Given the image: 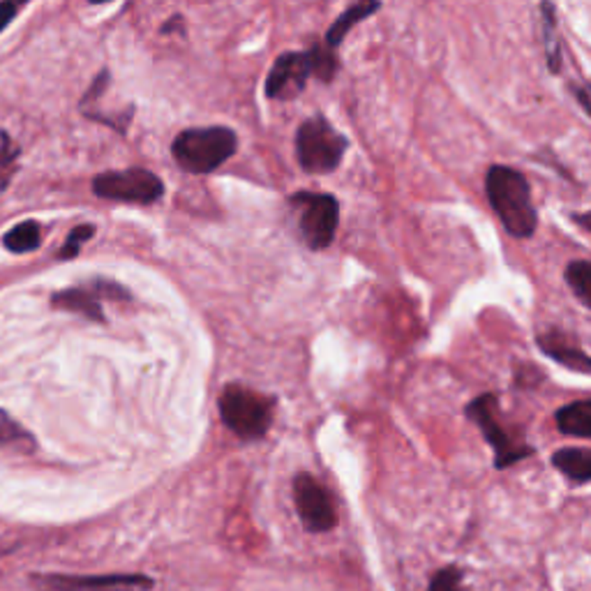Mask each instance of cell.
<instances>
[{
	"instance_id": "6da1fadb",
	"label": "cell",
	"mask_w": 591,
	"mask_h": 591,
	"mask_svg": "<svg viewBox=\"0 0 591 591\" xmlns=\"http://www.w3.org/2000/svg\"><path fill=\"white\" fill-rule=\"evenodd\" d=\"M487 199L492 210L499 215L506 231L515 238L534 235L539 213L531 204V188L522 173L506 164H494L485 179Z\"/></svg>"
},
{
	"instance_id": "7a4b0ae2",
	"label": "cell",
	"mask_w": 591,
	"mask_h": 591,
	"mask_svg": "<svg viewBox=\"0 0 591 591\" xmlns=\"http://www.w3.org/2000/svg\"><path fill=\"white\" fill-rule=\"evenodd\" d=\"M238 151V136L222 125L189 127L173 139V160L188 173H213Z\"/></svg>"
},
{
	"instance_id": "3957f363",
	"label": "cell",
	"mask_w": 591,
	"mask_h": 591,
	"mask_svg": "<svg viewBox=\"0 0 591 591\" xmlns=\"http://www.w3.org/2000/svg\"><path fill=\"white\" fill-rule=\"evenodd\" d=\"M220 419L243 441H257L266 437L272 423L275 400L252 391L243 383H229L217 400Z\"/></svg>"
},
{
	"instance_id": "277c9868",
	"label": "cell",
	"mask_w": 591,
	"mask_h": 591,
	"mask_svg": "<svg viewBox=\"0 0 591 591\" xmlns=\"http://www.w3.org/2000/svg\"><path fill=\"white\" fill-rule=\"evenodd\" d=\"M349 139L335 130L326 118H308L296 132V157L305 173L324 176L340 167Z\"/></svg>"
},
{
	"instance_id": "5b68a950",
	"label": "cell",
	"mask_w": 591,
	"mask_h": 591,
	"mask_svg": "<svg viewBox=\"0 0 591 591\" xmlns=\"http://www.w3.org/2000/svg\"><path fill=\"white\" fill-rule=\"evenodd\" d=\"M497 407V398H494L492 392L478 395V398L471 400L469 407H466V419H471L478 425L485 441L492 446V450H494V466H497V469H506V466L515 465V462L531 456L534 448L527 446L522 435L506 429Z\"/></svg>"
},
{
	"instance_id": "8992f818",
	"label": "cell",
	"mask_w": 591,
	"mask_h": 591,
	"mask_svg": "<svg viewBox=\"0 0 591 591\" xmlns=\"http://www.w3.org/2000/svg\"><path fill=\"white\" fill-rule=\"evenodd\" d=\"M289 204L300 210L299 229L309 250L319 252L333 245L340 225V204L333 194L296 192L289 197Z\"/></svg>"
},
{
	"instance_id": "52a82bcc",
	"label": "cell",
	"mask_w": 591,
	"mask_h": 591,
	"mask_svg": "<svg viewBox=\"0 0 591 591\" xmlns=\"http://www.w3.org/2000/svg\"><path fill=\"white\" fill-rule=\"evenodd\" d=\"M93 192L100 199L127 201V204H155L164 197V183L160 176L143 167L125 171H106L93 179Z\"/></svg>"
},
{
	"instance_id": "ba28073f",
	"label": "cell",
	"mask_w": 591,
	"mask_h": 591,
	"mask_svg": "<svg viewBox=\"0 0 591 591\" xmlns=\"http://www.w3.org/2000/svg\"><path fill=\"white\" fill-rule=\"evenodd\" d=\"M32 586L40 591H148L152 577L139 573H106V576H65V573H42L31 576Z\"/></svg>"
},
{
	"instance_id": "9c48e42d",
	"label": "cell",
	"mask_w": 591,
	"mask_h": 591,
	"mask_svg": "<svg viewBox=\"0 0 591 591\" xmlns=\"http://www.w3.org/2000/svg\"><path fill=\"white\" fill-rule=\"evenodd\" d=\"M293 503L305 529L312 534H326L337 524V511L328 490L309 474H299L293 478Z\"/></svg>"
},
{
	"instance_id": "30bf717a",
	"label": "cell",
	"mask_w": 591,
	"mask_h": 591,
	"mask_svg": "<svg viewBox=\"0 0 591 591\" xmlns=\"http://www.w3.org/2000/svg\"><path fill=\"white\" fill-rule=\"evenodd\" d=\"M312 77L308 51H287L278 56L266 77V97L271 100H293L308 86Z\"/></svg>"
},
{
	"instance_id": "8fae6325",
	"label": "cell",
	"mask_w": 591,
	"mask_h": 591,
	"mask_svg": "<svg viewBox=\"0 0 591 591\" xmlns=\"http://www.w3.org/2000/svg\"><path fill=\"white\" fill-rule=\"evenodd\" d=\"M536 345L540 346L545 356L555 358L559 365L580 372V374L589 372L591 361L586 356V351L580 346V342L576 340V335L566 333L561 328H548L536 337Z\"/></svg>"
},
{
	"instance_id": "7c38bea8",
	"label": "cell",
	"mask_w": 591,
	"mask_h": 591,
	"mask_svg": "<svg viewBox=\"0 0 591 591\" xmlns=\"http://www.w3.org/2000/svg\"><path fill=\"white\" fill-rule=\"evenodd\" d=\"M51 305L58 309H68V312H77L86 319L105 321V312H102L100 300L95 299L88 289H63L51 296Z\"/></svg>"
},
{
	"instance_id": "4fadbf2b",
	"label": "cell",
	"mask_w": 591,
	"mask_h": 591,
	"mask_svg": "<svg viewBox=\"0 0 591 591\" xmlns=\"http://www.w3.org/2000/svg\"><path fill=\"white\" fill-rule=\"evenodd\" d=\"M557 428L561 435L577 437V439H589L591 437V402L589 400H577L555 413Z\"/></svg>"
},
{
	"instance_id": "5bb4252c",
	"label": "cell",
	"mask_w": 591,
	"mask_h": 591,
	"mask_svg": "<svg viewBox=\"0 0 591 591\" xmlns=\"http://www.w3.org/2000/svg\"><path fill=\"white\" fill-rule=\"evenodd\" d=\"M379 10H382V3H358V5H351L349 10L342 12V14L335 19L333 26L328 28V32H326V47H340V42L345 40L351 28L358 26L363 19H367V16H372Z\"/></svg>"
},
{
	"instance_id": "9a60e30c",
	"label": "cell",
	"mask_w": 591,
	"mask_h": 591,
	"mask_svg": "<svg viewBox=\"0 0 591 591\" xmlns=\"http://www.w3.org/2000/svg\"><path fill=\"white\" fill-rule=\"evenodd\" d=\"M552 465L573 483H586L591 478V456L586 448H561L552 456Z\"/></svg>"
},
{
	"instance_id": "2e32d148",
	"label": "cell",
	"mask_w": 591,
	"mask_h": 591,
	"mask_svg": "<svg viewBox=\"0 0 591 591\" xmlns=\"http://www.w3.org/2000/svg\"><path fill=\"white\" fill-rule=\"evenodd\" d=\"M0 448H10L16 450V453H32L35 450V439H32L31 432H26L3 409H0Z\"/></svg>"
},
{
	"instance_id": "e0dca14e",
	"label": "cell",
	"mask_w": 591,
	"mask_h": 591,
	"mask_svg": "<svg viewBox=\"0 0 591 591\" xmlns=\"http://www.w3.org/2000/svg\"><path fill=\"white\" fill-rule=\"evenodd\" d=\"M40 243H42V231H40V225L32 220L16 225L14 229H12L10 234H5V238H3V245L10 252H16V254L37 250Z\"/></svg>"
},
{
	"instance_id": "ac0fdd59",
	"label": "cell",
	"mask_w": 591,
	"mask_h": 591,
	"mask_svg": "<svg viewBox=\"0 0 591 591\" xmlns=\"http://www.w3.org/2000/svg\"><path fill=\"white\" fill-rule=\"evenodd\" d=\"M543 12V28H545V51H548V68L552 74L561 72V49L559 37H557V12L549 3L540 5Z\"/></svg>"
},
{
	"instance_id": "d6986e66",
	"label": "cell",
	"mask_w": 591,
	"mask_h": 591,
	"mask_svg": "<svg viewBox=\"0 0 591 591\" xmlns=\"http://www.w3.org/2000/svg\"><path fill=\"white\" fill-rule=\"evenodd\" d=\"M309 56V65H312V77L321 78V81H333L335 74H337V56H335V49L328 47H319V44H314L312 49H308Z\"/></svg>"
},
{
	"instance_id": "ffe728a7",
	"label": "cell",
	"mask_w": 591,
	"mask_h": 591,
	"mask_svg": "<svg viewBox=\"0 0 591 591\" xmlns=\"http://www.w3.org/2000/svg\"><path fill=\"white\" fill-rule=\"evenodd\" d=\"M566 284L573 289V293L577 296L582 305H589V278H591V266L586 259H577V262H570L566 266Z\"/></svg>"
},
{
	"instance_id": "44dd1931",
	"label": "cell",
	"mask_w": 591,
	"mask_h": 591,
	"mask_svg": "<svg viewBox=\"0 0 591 591\" xmlns=\"http://www.w3.org/2000/svg\"><path fill=\"white\" fill-rule=\"evenodd\" d=\"M95 234V226L93 225H81V226H74L72 231H69L68 241H65V247L60 252H58V259H74L78 254V250H81V245H84L86 241H90Z\"/></svg>"
},
{
	"instance_id": "7402d4cb",
	"label": "cell",
	"mask_w": 591,
	"mask_h": 591,
	"mask_svg": "<svg viewBox=\"0 0 591 591\" xmlns=\"http://www.w3.org/2000/svg\"><path fill=\"white\" fill-rule=\"evenodd\" d=\"M3 139V146H0V189L5 188L7 180L12 179V171H14V160L19 155V148L14 146L7 134H0Z\"/></svg>"
},
{
	"instance_id": "603a6c76",
	"label": "cell",
	"mask_w": 591,
	"mask_h": 591,
	"mask_svg": "<svg viewBox=\"0 0 591 591\" xmlns=\"http://www.w3.org/2000/svg\"><path fill=\"white\" fill-rule=\"evenodd\" d=\"M428 591H465L462 586V576L457 568H444L439 570L432 582H429Z\"/></svg>"
},
{
	"instance_id": "cb8c5ba5",
	"label": "cell",
	"mask_w": 591,
	"mask_h": 591,
	"mask_svg": "<svg viewBox=\"0 0 591 591\" xmlns=\"http://www.w3.org/2000/svg\"><path fill=\"white\" fill-rule=\"evenodd\" d=\"M93 293L95 299H115V300H130L132 293L127 289H123L121 284L115 282H106V280H95L88 289Z\"/></svg>"
},
{
	"instance_id": "d4e9b609",
	"label": "cell",
	"mask_w": 591,
	"mask_h": 591,
	"mask_svg": "<svg viewBox=\"0 0 591 591\" xmlns=\"http://www.w3.org/2000/svg\"><path fill=\"white\" fill-rule=\"evenodd\" d=\"M22 3H10V0H7V3H0V31L10 26L12 19H14L16 12L22 10Z\"/></svg>"
},
{
	"instance_id": "484cf974",
	"label": "cell",
	"mask_w": 591,
	"mask_h": 591,
	"mask_svg": "<svg viewBox=\"0 0 591 591\" xmlns=\"http://www.w3.org/2000/svg\"><path fill=\"white\" fill-rule=\"evenodd\" d=\"M173 31H179V32H185V19L180 14H173L171 16V22L169 23H164L162 28H160V32H173Z\"/></svg>"
},
{
	"instance_id": "4316f807",
	"label": "cell",
	"mask_w": 591,
	"mask_h": 591,
	"mask_svg": "<svg viewBox=\"0 0 591 591\" xmlns=\"http://www.w3.org/2000/svg\"><path fill=\"white\" fill-rule=\"evenodd\" d=\"M576 95H577V100H580V106L585 109V114H591L589 90H586V86H580V88H576Z\"/></svg>"
},
{
	"instance_id": "83f0119b",
	"label": "cell",
	"mask_w": 591,
	"mask_h": 591,
	"mask_svg": "<svg viewBox=\"0 0 591 591\" xmlns=\"http://www.w3.org/2000/svg\"><path fill=\"white\" fill-rule=\"evenodd\" d=\"M576 220H577V225L582 226V229L589 231V222H586V220H589V217H586V215H580V217H576Z\"/></svg>"
},
{
	"instance_id": "f1b7e54d",
	"label": "cell",
	"mask_w": 591,
	"mask_h": 591,
	"mask_svg": "<svg viewBox=\"0 0 591 591\" xmlns=\"http://www.w3.org/2000/svg\"><path fill=\"white\" fill-rule=\"evenodd\" d=\"M7 555V549H0V557H5Z\"/></svg>"
}]
</instances>
